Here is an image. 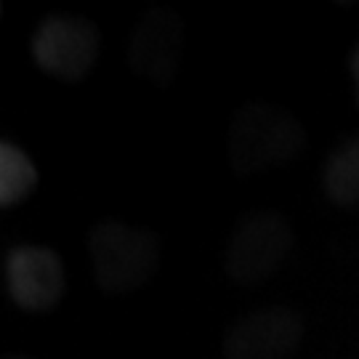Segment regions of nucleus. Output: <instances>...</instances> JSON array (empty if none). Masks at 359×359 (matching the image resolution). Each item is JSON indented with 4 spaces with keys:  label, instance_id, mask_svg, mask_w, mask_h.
Here are the masks:
<instances>
[{
    "label": "nucleus",
    "instance_id": "f257e3e1",
    "mask_svg": "<svg viewBox=\"0 0 359 359\" xmlns=\"http://www.w3.org/2000/svg\"><path fill=\"white\" fill-rule=\"evenodd\" d=\"M304 123L274 104L248 102L226 130V160L237 176H258L290 165L306 149Z\"/></svg>",
    "mask_w": 359,
    "mask_h": 359
},
{
    "label": "nucleus",
    "instance_id": "f03ea898",
    "mask_svg": "<svg viewBox=\"0 0 359 359\" xmlns=\"http://www.w3.org/2000/svg\"><path fill=\"white\" fill-rule=\"evenodd\" d=\"M88 266L96 287L126 295L139 290L160 269V240L152 229L102 218L88 231Z\"/></svg>",
    "mask_w": 359,
    "mask_h": 359
},
{
    "label": "nucleus",
    "instance_id": "7ed1b4c3",
    "mask_svg": "<svg viewBox=\"0 0 359 359\" xmlns=\"http://www.w3.org/2000/svg\"><path fill=\"white\" fill-rule=\"evenodd\" d=\"M295 234L293 224L277 210H253L243 216L224 245V271L231 283L258 285L277 274L290 250Z\"/></svg>",
    "mask_w": 359,
    "mask_h": 359
},
{
    "label": "nucleus",
    "instance_id": "20e7f679",
    "mask_svg": "<svg viewBox=\"0 0 359 359\" xmlns=\"http://www.w3.org/2000/svg\"><path fill=\"white\" fill-rule=\"evenodd\" d=\"M99 51H102L99 27L83 16H69V13H53L43 19L29 40L32 62L46 75L65 83L86 80L99 62Z\"/></svg>",
    "mask_w": 359,
    "mask_h": 359
},
{
    "label": "nucleus",
    "instance_id": "39448f33",
    "mask_svg": "<svg viewBox=\"0 0 359 359\" xmlns=\"http://www.w3.org/2000/svg\"><path fill=\"white\" fill-rule=\"evenodd\" d=\"M306 333V322L293 306H258L224 333V359H290Z\"/></svg>",
    "mask_w": 359,
    "mask_h": 359
},
{
    "label": "nucleus",
    "instance_id": "423d86ee",
    "mask_svg": "<svg viewBox=\"0 0 359 359\" xmlns=\"http://www.w3.org/2000/svg\"><path fill=\"white\" fill-rule=\"evenodd\" d=\"M184 43H187V32L179 13L165 6H149L139 16L130 35V69L144 80L165 88L179 72Z\"/></svg>",
    "mask_w": 359,
    "mask_h": 359
},
{
    "label": "nucleus",
    "instance_id": "0eeeda50",
    "mask_svg": "<svg viewBox=\"0 0 359 359\" xmlns=\"http://www.w3.org/2000/svg\"><path fill=\"white\" fill-rule=\"evenodd\" d=\"M6 287L22 311L43 314L65 295V261L46 245H16L6 253Z\"/></svg>",
    "mask_w": 359,
    "mask_h": 359
},
{
    "label": "nucleus",
    "instance_id": "6e6552de",
    "mask_svg": "<svg viewBox=\"0 0 359 359\" xmlns=\"http://www.w3.org/2000/svg\"><path fill=\"white\" fill-rule=\"evenodd\" d=\"M322 189L335 208H359V133L330 149L322 165Z\"/></svg>",
    "mask_w": 359,
    "mask_h": 359
},
{
    "label": "nucleus",
    "instance_id": "1a4fd4ad",
    "mask_svg": "<svg viewBox=\"0 0 359 359\" xmlns=\"http://www.w3.org/2000/svg\"><path fill=\"white\" fill-rule=\"evenodd\" d=\"M38 187L32 157L13 142H0V208L8 210L25 203Z\"/></svg>",
    "mask_w": 359,
    "mask_h": 359
},
{
    "label": "nucleus",
    "instance_id": "9d476101",
    "mask_svg": "<svg viewBox=\"0 0 359 359\" xmlns=\"http://www.w3.org/2000/svg\"><path fill=\"white\" fill-rule=\"evenodd\" d=\"M348 75H351V86H354V102L359 107V43L348 53Z\"/></svg>",
    "mask_w": 359,
    "mask_h": 359
},
{
    "label": "nucleus",
    "instance_id": "9b49d317",
    "mask_svg": "<svg viewBox=\"0 0 359 359\" xmlns=\"http://www.w3.org/2000/svg\"><path fill=\"white\" fill-rule=\"evenodd\" d=\"M6 359H32V357H22V354H13V357H6Z\"/></svg>",
    "mask_w": 359,
    "mask_h": 359
}]
</instances>
